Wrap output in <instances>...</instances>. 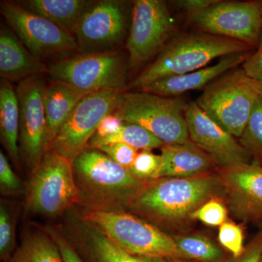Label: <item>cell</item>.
<instances>
[{
    "label": "cell",
    "instance_id": "60d3db41",
    "mask_svg": "<svg viewBox=\"0 0 262 262\" xmlns=\"http://www.w3.org/2000/svg\"><path fill=\"white\" fill-rule=\"evenodd\" d=\"M260 262H262V255H261V259H260Z\"/></svg>",
    "mask_w": 262,
    "mask_h": 262
},
{
    "label": "cell",
    "instance_id": "ba28073f",
    "mask_svg": "<svg viewBox=\"0 0 262 262\" xmlns=\"http://www.w3.org/2000/svg\"><path fill=\"white\" fill-rule=\"evenodd\" d=\"M53 81L63 82L85 94L125 89V67L117 52L89 53L56 62L48 68Z\"/></svg>",
    "mask_w": 262,
    "mask_h": 262
},
{
    "label": "cell",
    "instance_id": "d4e9b609",
    "mask_svg": "<svg viewBox=\"0 0 262 262\" xmlns=\"http://www.w3.org/2000/svg\"><path fill=\"white\" fill-rule=\"evenodd\" d=\"M10 262H64L56 241L44 234H33L24 239Z\"/></svg>",
    "mask_w": 262,
    "mask_h": 262
},
{
    "label": "cell",
    "instance_id": "30bf717a",
    "mask_svg": "<svg viewBox=\"0 0 262 262\" xmlns=\"http://www.w3.org/2000/svg\"><path fill=\"white\" fill-rule=\"evenodd\" d=\"M191 22L207 34L257 46L262 29V3L222 2L189 13Z\"/></svg>",
    "mask_w": 262,
    "mask_h": 262
},
{
    "label": "cell",
    "instance_id": "44dd1931",
    "mask_svg": "<svg viewBox=\"0 0 262 262\" xmlns=\"http://www.w3.org/2000/svg\"><path fill=\"white\" fill-rule=\"evenodd\" d=\"M82 228L83 248L91 262H170L163 258L138 256L113 242L96 226L86 222Z\"/></svg>",
    "mask_w": 262,
    "mask_h": 262
},
{
    "label": "cell",
    "instance_id": "4316f807",
    "mask_svg": "<svg viewBox=\"0 0 262 262\" xmlns=\"http://www.w3.org/2000/svg\"><path fill=\"white\" fill-rule=\"evenodd\" d=\"M239 143L252 156L262 158V100L258 97Z\"/></svg>",
    "mask_w": 262,
    "mask_h": 262
},
{
    "label": "cell",
    "instance_id": "83f0119b",
    "mask_svg": "<svg viewBox=\"0 0 262 262\" xmlns=\"http://www.w3.org/2000/svg\"><path fill=\"white\" fill-rule=\"evenodd\" d=\"M161 165V156L151 150H141L136 155L134 163L128 168L135 178L147 182L155 179Z\"/></svg>",
    "mask_w": 262,
    "mask_h": 262
},
{
    "label": "cell",
    "instance_id": "8992f818",
    "mask_svg": "<svg viewBox=\"0 0 262 262\" xmlns=\"http://www.w3.org/2000/svg\"><path fill=\"white\" fill-rule=\"evenodd\" d=\"M258 96L242 70L229 71L213 81L196 103L234 137H241Z\"/></svg>",
    "mask_w": 262,
    "mask_h": 262
},
{
    "label": "cell",
    "instance_id": "4fadbf2b",
    "mask_svg": "<svg viewBox=\"0 0 262 262\" xmlns=\"http://www.w3.org/2000/svg\"><path fill=\"white\" fill-rule=\"evenodd\" d=\"M46 84L39 76L19 82L16 93L19 102L20 154L32 171L49 150L44 95Z\"/></svg>",
    "mask_w": 262,
    "mask_h": 262
},
{
    "label": "cell",
    "instance_id": "7c38bea8",
    "mask_svg": "<svg viewBox=\"0 0 262 262\" xmlns=\"http://www.w3.org/2000/svg\"><path fill=\"white\" fill-rule=\"evenodd\" d=\"M0 11L24 46L39 59L69 53L78 48L73 34L20 5L1 2Z\"/></svg>",
    "mask_w": 262,
    "mask_h": 262
},
{
    "label": "cell",
    "instance_id": "cb8c5ba5",
    "mask_svg": "<svg viewBox=\"0 0 262 262\" xmlns=\"http://www.w3.org/2000/svg\"><path fill=\"white\" fill-rule=\"evenodd\" d=\"M121 143L137 150H152L162 148L165 144L150 131L136 124L124 122L121 128L113 135L103 139H92L87 147L96 149L103 144Z\"/></svg>",
    "mask_w": 262,
    "mask_h": 262
},
{
    "label": "cell",
    "instance_id": "277c9868",
    "mask_svg": "<svg viewBox=\"0 0 262 262\" xmlns=\"http://www.w3.org/2000/svg\"><path fill=\"white\" fill-rule=\"evenodd\" d=\"M187 103L143 91L122 92L115 113L124 122L150 131L165 144L190 141L185 118Z\"/></svg>",
    "mask_w": 262,
    "mask_h": 262
},
{
    "label": "cell",
    "instance_id": "836d02e7",
    "mask_svg": "<svg viewBox=\"0 0 262 262\" xmlns=\"http://www.w3.org/2000/svg\"><path fill=\"white\" fill-rule=\"evenodd\" d=\"M256 51L248 57L243 64V70L249 78L262 81V29Z\"/></svg>",
    "mask_w": 262,
    "mask_h": 262
},
{
    "label": "cell",
    "instance_id": "ab89813d",
    "mask_svg": "<svg viewBox=\"0 0 262 262\" xmlns=\"http://www.w3.org/2000/svg\"><path fill=\"white\" fill-rule=\"evenodd\" d=\"M170 262H185L184 261H181L180 259L170 260Z\"/></svg>",
    "mask_w": 262,
    "mask_h": 262
},
{
    "label": "cell",
    "instance_id": "3957f363",
    "mask_svg": "<svg viewBox=\"0 0 262 262\" xmlns=\"http://www.w3.org/2000/svg\"><path fill=\"white\" fill-rule=\"evenodd\" d=\"M251 48L246 43L207 33L179 36L164 47L155 61L127 89L141 90L164 77L190 73L219 57L244 53Z\"/></svg>",
    "mask_w": 262,
    "mask_h": 262
},
{
    "label": "cell",
    "instance_id": "f1b7e54d",
    "mask_svg": "<svg viewBox=\"0 0 262 262\" xmlns=\"http://www.w3.org/2000/svg\"><path fill=\"white\" fill-rule=\"evenodd\" d=\"M227 215L228 211L223 202L213 198L193 211L189 219L200 221L208 226L216 227L227 222Z\"/></svg>",
    "mask_w": 262,
    "mask_h": 262
},
{
    "label": "cell",
    "instance_id": "2e32d148",
    "mask_svg": "<svg viewBox=\"0 0 262 262\" xmlns=\"http://www.w3.org/2000/svg\"><path fill=\"white\" fill-rule=\"evenodd\" d=\"M125 20V10L121 3L113 0L101 1L86 9L73 34L78 46H108L121 39Z\"/></svg>",
    "mask_w": 262,
    "mask_h": 262
},
{
    "label": "cell",
    "instance_id": "9c48e42d",
    "mask_svg": "<svg viewBox=\"0 0 262 262\" xmlns=\"http://www.w3.org/2000/svg\"><path fill=\"white\" fill-rule=\"evenodd\" d=\"M123 91L106 89L84 96L60 129L51 149L67 159H75L87 148L103 117L115 111Z\"/></svg>",
    "mask_w": 262,
    "mask_h": 262
},
{
    "label": "cell",
    "instance_id": "9a60e30c",
    "mask_svg": "<svg viewBox=\"0 0 262 262\" xmlns=\"http://www.w3.org/2000/svg\"><path fill=\"white\" fill-rule=\"evenodd\" d=\"M229 209L236 218L262 222V165L258 162L222 168L220 175Z\"/></svg>",
    "mask_w": 262,
    "mask_h": 262
},
{
    "label": "cell",
    "instance_id": "52a82bcc",
    "mask_svg": "<svg viewBox=\"0 0 262 262\" xmlns=\"http://www.w3.org/2000/svg\"><path fill=\"white\" fill-rule=\"evenodd\" d=\"M78 201L80 192L72 160L48 150L32 171L27 189V208L39 214L56 216Z\"/></svg>",
    "mask_w": 262,
    "mask_h": 262
},
{
    "label": "cell",
    "instance_id": "f546056e",
    "mask_svg": "<svg viewBox=\"0 0 262 262\" xmlns=\"http://www.w3.org/2000/svg\"><path fill=\"white\" fill-rule=\"evenodd\" d=\"M219 241L233 258H238L244 253V231L241 226L232 222H226L220 226Z\"/></svg>",
    "mask_w": 262,
    "mask_h": 262
},
{
    "label": "cell",
    "instance_id": "74e56055",
    "mask_svg": "<svg viewBox=\"0 0 262 262\" xmlns=\"http://www.w3.org/2000/svg\"><path fill=\"white\" fill-rule=\"evenodd\" d=\"M56 241L64 262H84L78 253L65 239L57 237Z\"/></svg>",
    "mask_w": 262,
    "mask_h": 262
},
{
    "label": "cell",
    "instance_id": "d6986e66",
    "mask_svg": "<svg viewBox=\"0 0 262 262\" xmlns=\"http://www.w3.org/2000/svg\"><path fill=\"white\" fill-rule=\"evenodd\" d=\"M13 33L2 27L0 33V75L8 81H23L48 69L26 49Z\"/></svg>",
    "mask_w": 262,
    "mask_h": 262
},
{
    "label": "cell",
    "instance_id": "ffe728a7",
    "mask_svg": "<svg viewBox=\"0 0 262 262\" xmlns=\"http://www.w3.org/2000/svg\"><path fill=\"white\" fill-rule=\"evenodd\" d=\"M87 95L58 81H53L49 85L46 84L44 106L49 149L74 108Z\"/></svg>",
    "mask_w": 262,
    "mask_h": 262
},
{
    "label": "cell",
    "instance_id": "e0dca14e",
    "mask_svg": "<svg viewBox=\"0 0 262 262\" xmlns=\"http://www.w3.org/2000/svg\"><path fill=\"white\" fill-rule=\"evenodd\" d=\"M251 54L248 51L228 55L224 56L218 63L211 67H204L184 75L164 77L138 91L172 97L187 91L205 89L208 84L226 72L242 63L244 64Z\"/></svg>",
    "mask_w": 262,
    "mask_h": 262
},
{
    "label": "cell",
    "instance_id": "7a4b0ae2",
    "mask_svg": "<svg viewBox=\"0 0 262 262\" xmlns=\"http://www.w3.org/2000/svg\"><path fill=\"white\" fill-rule=\"evenodd\" d=\"M72 166L80 201L86 202L91 209L126 208L146 183L93 148L87 147L77 155Z\"/></svg>",
    "mask_w": 262,
    "mask_h": 262
},
{
    "label": "cell",
    "instance_id": "5b68a950",
    "mask_svg": "<svg viewBox=\"0 0 262 262\" xmlns=\"http://www.w3.org/2000/svg\"><path fill=\"white\" fill-rule=\"evenodd\" d=\"M84 218L132 254L168 260L184 258L173 237L127 212L90 209L84 213Z\"/></svg>",
    "mask_w": 262,
    "mask_h": 262
},
{
    "label": "cell",
    "instance_id": "ac0fdd59",
    "mask_svg": "<svg viewBox=\"0 0 262 262\" xmlns=\"http://www.w3.org/2000/svg\"><path fill=\"white\" fill-rule=\"evenodd\" d=\"M160 156L161 165L155 179L194 177L208 173L216 165L206 151L191 141L165 144Z\"/></svg>",
    "mask_w": 262,
    "mask_h": 262
},
{
    "label": "cell",
    "instance_id": "4dcf8cb0",
    "mask_svg": "<svg viewBox=\"0 0 262 262\" xmlns=\"http://www.w3.org/2000/svg\"><path fill=\"white\" fill-rule=\"evenodd\" d=\"M96 149L102 151L114 162L127 169L134 163L139 152V150L135 148L121 143L103 144L98 146Z\"/></svg>",
    "mask_w": 262,
    "mask_h": 262
},
{
    "label": "cell",
    "instance_id": "7402d4cb",
    "mask_svg": "<svg viewBox=\"0 0 262 262\" xmlns=\"http://www.w3.org/2000/svg\"><path fill=\"white\" fill-rule=\"evenodd\" d=\"M20 115L16 91L9 81L2 78L0 82V134L1 140L10 158L19 163L18 146Z\"/></svg>",
    "mask_w": 262,
    "mask_h": 262
},
{
    "label": "cell",
    "instance_id": "484cf974",
    "mask_svg": "<svg viewBox=\"0 0 262 262\" xmlns=\"http://www.w3.org/2000/svg\"><path fill=\"white\" fill-rule=\"evenodd\" d=\"M184 258H193L203 262H220L224 257L221 248L208 238L199 235L173 237Z\"/></svg>",
    "mask_w": 262,
    "mask_h": 262
},
{
    "label": "cell",
    "instance_id": "6da1fadb",
    "mask_svg": "<svg viewBox=\"0 0 262 262\" xmlns=\"http://www.w3.org/2000/svg\"><path fill=\"white\" fill-rule=\"evenodd\" d=\"M222 190L219 176L208 173L155 179L145 183L126 208L158 223H177Z\"/></svg>",
    "mask_w": 262,
    "mask_h": 262
},
{
    "label": "cell",
    "instance_id": "8d00e7d4",
    "mask_svg": "<svg viewBox=\"0 0 262 262\" xmlns=\"http://www.w3.org/2000/svg\"><path fill=\"white\" fill-rule=\"evenodd\" d=\"M218 2L219 0H180L176 1L175 4L188 13H192L206 9Z\"/></svg>",
    "mask_w": 262,
    "mask_h": 262
},
{
    "label": "cell",
    "instance_id": "8fae6325",
    "mask_svg": "<svg viewBox=\"0 0 262 262\" xmlns=\"http://www.w3.org/2000/svg\"><path fill=\"white\" fill-rule=\"evenodd\" d=\"M173 29V20L165 2H134L132 24L126 43L130 68L140 67L160 53L166 46Z\"/></svg>",
    "mask_w": 262,
    "mask_h": 262
},
{
    "label": "cell",
    "instance_id": "f35d334b",
    "mask_svg": "<svg viewBox=\"0 0 262 262\" xmlns=\"http://www.w3.org/2000/svg\"><path fill=\"white\" fill-rule=\"evenodd\" d=\"M250 82L253 89L256 91L258 97L262 100V81H256L250 78Z\"/></svg>",
    "mask_w": 262,
    "mask_h": 262
},
{
    "label": "cell",
    "instance_id": "5bb4252c",
    "mask_svg": "<svg viewBox=\"0 0 262 262\" xmlns=\"http://www.w3.org/2000/svg\"><path fill=\"white\" fill-rule=\"evenodd\" d=\"M185 118L190 141L222 168L250 163L252 155L232 134L211 120L196 102L187 103Z\"/></svg>",
    "mask_w": 262,
    "mask_h": 262
},
{
    "label": "cell",
    "instance_id": "d590c367",
    "mask_svg": "<svg viewBox=\"0 0 262 262\" xmlns=\"http://www.w3.org/2000/svg\"><path fill=\"white\" fill-rule=\"evenodd\" d=\"M262 255V232L246 248L245 251L238 258H234L231 262H260Z\"/></svg>",
    "mask_w": 262,
    "mask_h": 262
},
{
    "label": "cell",
    "instance_id": "603a6c76",
    "mask_svg": "<svg viewBox=\"0 0 262 262\" xmlns=\"http://www.w3.org/2000/svg\"><path fill=\"white\" fill-rule=\"evenodd\" d=\"M21 7L34 14L51 20L73 34L77 22L89 8L84 0H29L21 2Z\"/></svg>",
    "mask_w": 262,
    "mask_h": 262
},
{
    "label": "cell",
    "instance_id": "1f68e13d",
    "mask_svg": "<svg viewBox=\"0 0 262 262\" xmlns=\"http://www.w3.org/2000/svg\"><path fill=\"white\" fill-rule=\"evenodd\" d=\"M14 245L13 225L11 215L3 203L0 206V255L2 258L8 257Z\"/></svg>",
    "mask_w": 262,
    "mask_h": 262
},
{
    "label": "cell",
    "instance_id": "d6a6232c",
    "mask_svg": "<svg viewBox=\"0 0 262 262\" xmlns=\"http://www.w3.org/2000/svg\"><path fill=\"white\" fill-rule=\"evenodd\" d=\"M0 185L2 190L8 193L20 192L23 186L2 150L0 151Z\"/></svg>",
    "mask_w": 262,
    "mask_h": 262
},
{
    "label": "cell",
    "instance_id": "e575fe53",
    "mask_svg": "<svg viewBox=\"0 0 262 262\" xmlns=\"http://www.w3.org/2000/svg\"><path fill=\"white\" fill-rule=\"evenodd\" d=\"M124 122L120 115L115 111L106 115L98 124L94 139H103L113 135L121 128Z\"/></svg>",
    "mask_w": 262,
    "mask_h": 262
}]
</instances>
